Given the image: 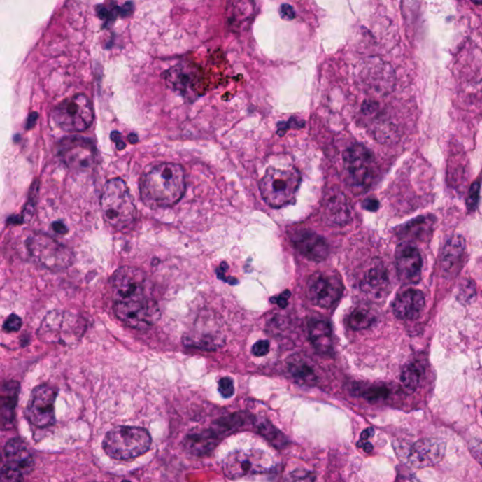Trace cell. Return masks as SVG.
Wrapping results in <instances>:
<instances>
[{
  "label": "cell",
  "mask_w": 482,
  "mask_h": 482,
  "mask_svg": "<svg viewBox=\"0 0 482 482\" xmlns=\"http://www.w3.org/2000/svg\"><path fill=\"white\" fill-rule=\"evenodd\" d=\"M185 192V171L176 163L155 166L141 181V200L150 208H170L181 200Z\"/></svg>",
  "instance_id": "6da1fadb"
},
{
  "label": "cell",
  "mask_w": 482,
  "mask_h": 482,
  "mask_svg": "<svg viewBox=\"0 0 482 482\" xmlns=\"http://www.w3.org/2000/svg\"><path fill=\"white\" fill-rule=\"evenodd\" d=\"M101 208L106 222L119 231L129 229L137 214L129 187L120 178L111 179L106 184L101 196Z\"/></svg>",
  "instance_id": "7a4b0ae2"
},
{
  "label": "cell",
  "mask_w": 482,
  "mask_h": 482,
  "mask_svg": "<svg viewBox=\"0 0 482 482\" xmlns=\"http://www.w3.org/2000/svg\"><path fill=\"white\" fill-rule=\"evenodd\" d=\"M152 438L141 427H113L103 440V448L108 456L115 460H132L146 453L151 448Z\"/></svg>",
  "instance_id": "3957f363"
},
{
  "label": "cell",
  "mask_w": 482,
  "mask_h": 482,
  "mask_svg": "<svg viewBox=\"0 0 482 482\" xmlns=\"http://www.w3.org/2000/svg\"><path fill=\"white\" fill-rule=\"evenodd\" d=\"M301 181L296 169L269 167L260 181L261 196L271 208H283L295 199Z\"/></svg>",
  "instance_id": "277c9868"
},
{
  "label": "cell",
  "mask_w": 482,
  "mask_h": 482,
  "mask_svg": "<svg viewBox=\"0 0 482 482\" xmlns=\"http://www.w3.org/2000/svg\"><path fill=\"white\" fill-rule=\"evenodd\" d=\"M86 324L80 316L70 312L48 313L37 331L43 342L69 344L78 341L85 332Z\"/></svg>",
  "instance_id": "5b68a950"
},
{
  "label": "cell",
  "mask_w": 482,
  "mask_h": 482,
  "mask_svg": "<svg viewBox=\"0 0 482 482\" xmlns=\"http://www.w3.org/2000/svg\"><path fill=\"white\" fill-rule=\"evenodd\" d=\"M276 467L274 457L263 449H241L228 455L222 464L225 475L238 479L248 475L271 472Z\"/></svg>",
  "instance_id": "8992f818"
},
{
  "label": "cell",
  "mask_w": 482,
  "mask_h": 482,
  "mask_svg": "<svg viewBox=\"0 0 482 482\" xmlns=\"http://www.w3.org/2000/svg\"><path fill=\"white\" fill-rule=\"evenodd\" d=\"M57 127L68 133L83 132L88 129L94 120V111L89 98L78 94L59 103L52 113Z\"/></svg>",
  "instance_id": "52a82bcc"
},
{
  "label": "cell",
  "mask_w": 482,
  "mask_h": 482,
  "mask_svg": "<svg viewBox=\"0 0 482 482\" xmlns=\"http://www.w3.org/2000/svg\"><path fill=\"white\" fill-rule=\"evenodd\" d=\"M27 247L34 260L51 271H62L73 262L72 250L48 236L38 234L31 236Z\"/></svg>",
  "instance_id": "ba28073f"
},
{
  "label": "cell",
  "mask_w": 482,
  "mask_h": 482,
  "mask_svg": "<svg viewBox=\"0 0 482 482\" xmlns=\"http://www.w3.org/2000/svg\"><path fill=\"white\" fill-rule=\"evenodd\" d=\"M343 164L348 180L358 192L367 190L372 183L373 155L362 144H353L343 154Z\"/></svg>",
  "instance_id": "9c48e42d"
},
{
  "label": "cell",
  "mask_w": 482,
  "mask_h": 482,
  "mask_svg": "<svg viewBox=\"0 0 482 482\" xmlns=\"http://www.w3.org/2000/svg\"><path fill=\"white\" fill-rule=\"evenodd\" d=\"M113 297L114 302L139 301L150 298L146 274L133 267H122L113 274Z\"/></svg>",
  "instance_id": "30bf717a"
},
{
  "label": "cell",
  "mask_w": 482,
  "mask_h": 482,
  "mask_svg": "<svg viewBox=\"0 0 482 482\" xmlns=\"http://www.w3.org/2000/svg\"><path fill=\"white\" fill-rule=\"evenodd\" d=\"M113 309L120 320L137 329H149L160 317L159 306L151 298L114 302Z\"/></svg>",
  "instance_id": "8fae6325"
},
{
  "label": "cell",
  "mask_w": 482,
  "mask_h": 482,
  "mask_svg": "<svg viewBox=\"0 0 482 482\" xmlns=\"http://www.w3.org/2000/svg\"><path fill=\"white\" fill-rule=\"evenodd\" d=\"M306 293L315 306L321 309H328L341 298V279L334 272H315L307 281Z\"/></svg>",
  "instance_id": "7c38bea8"
},
{
  "label": "cell",
  "mask_w": 482,
  "mask_h": 482,
  "mask_svg": "<svg viewBox=\"0 0 482 482\" xmlns=\"http://www.w3.org/2000/svg\"><path fill=\"white\" fill-rule=\"evenodd\" d=\"M59 157L70 170L83 173L94 167L97 149L89 139L65 138L62 141Z\"/></svg>",
  "instance_id": "4fadbf2b"
},
{
  "label": "cell",
  "mask_w": 482,
  "mask_h": 482,
  "mask_svg": "<svg viewBox=\"0 0 482 482\" xmlns=\"http://www.w3.org/2000/svg\"><path fill=\"white\" fill-rule=\"evenodd\" d=\"M57 391L51 386H37L31 392L27 416L35 426L45 427L55 423Z\"/></svg>",
  "instance_id": "5bb4252c"
},
{
  "label": "cell",
  "mask_w": 482,
  "mask_h": 482,
  "mask_svg": "<svg viewBox=\"0 0 482 482\" xmlns=\"http://www.w3.org/2000/svg\"><path fill=\"white\" fill-rule=\"evenodd\" d=\"M397 274L406 284H418L421 280L422 257L418 248L404 242L396 250Z\"/></svg>",
  "instance_id": "9a60e30c"
},
{
  "label": "cell",
  "mask_w": 482,
  "mask_h": 482,
  "mask_svg": "<svg viewBox=\"0 0 482 482\" xmlns=\"http://www.w3.org/2000/svg\"><path fill=\"white\" fill-rule=\"evenodd\" d=\"M445 444L434 438L419 440L408 449L407 462L416 468L432 467L439 462L445 454Z\"/></svg>",
  "instance_id": "2e32d148"
},
{
  "label": "cell",
  "mask_w": 482,
  "mask_h": 482,
  "mask_svg": "<svg viewBox=\"0 0 482 482\" xmlns=\"http://www.w3.org/2000/svg\"><path fill=\"white\" fill-rule=\"evenodd\" d=\"M291 241L298 252L309 260L320 262L328 257V243L322 236L311 230L296 231L291 235Z\"/></svg>",
  "instance_id": "e0dca14e"
},
{
  "label": "cell",
  "mask_w": 482,
  "mask_h": 482,
  "mask_svg": "<svg viewBox=\"0 0 482 482\" xmlns=\"http://www.w3.org/2000/svg\"><path fill=\"white\" fill-rule=\"evenodd\" d=\"M4 456L6 465L22 474H29L34 470V460L31 448L20 438H13L8 441L4 448Z\"/></svg>",
  "instance_id": "ac0fdd59"
},
{
  "label": "cell",
  "mask_w": 482,
  "mask_h": 482,
  "mask_svg": "<svg viewBox=\"0 0 482 482\" xmlns=\"http://www.w3.org/2000/svg\"><path fill=\"white\" fill-rule=\"evenodd\" d=\"M425 306L423 293L418 290H408L399 294L393 302V311L403 320H416Z\"/></svg>",
  "instance_id": "d6986e66"
},
{
  "label": "cell",
  "mask_w": 482,
  "mask_h": 482,
  "mask_svg": "<svg viewBox=\"0 0 482 482\" xmlns=\"http://www.w3.org/2000/svg\"><path fill=\"white\" fill-rule=\"evenodd\" d=\"M19 390H20V385L15 381L6 383L2 386L0 415H1V427L3 430L13 427Z\"/></svg>",
  "instance_id": "ffe728a7"
},
{
  "label": "cell",
  "mask_w": 482,
  "mask_h": 482,
  "mask_svg": "<svg viewBox=\"0 0 482 482\" xmlns=\"http://www.w3.org/2000/svg\"><path fill=\"white\" fill-rule=\"evenodd\" d=\"M362 288L373 298H383L389 290V278L386 269L381 265L370 269L362 282Z\"/></svg>",
  "instance_id": "44dd1931"
},
{
  "label": "cell",
  "mask_w": 482,
  "mask_h": 482,
  "mask_svg": "<svg viewBox=\"0 0 482 482\" xmlns=\"http://www.w3.org/2000/svg\"><path fill=\"white\" fill-rule=\"evenodd\" d=\"M309 339L312 345L321 353H329L333 350L332 329L326 320L313 318L309 323Z\"/></svg>",
  "instance_id": "7402d4cb"
},
{
  "label": "cell",
  "mask_w": 482,
  "mask_h": 482,
  "mask_svg": "<svg viewBox=\"0 0 482 482\" xmlns=\"http://www.w3.org/2000/svg\"><path fill=\"white\" fill-rule=\"evenodd\" d=\"M465 241L462 236H453L446 242L442 255V268L451 274L458 269L464 257Z\"/></svg>",
  "instance_id": "603a6c76"
},
{
  "label": "cell",
  "mask_w": 482,
  "mask_h": 482,
  "mask_svg": "<svg viewBox=\"0 0 482 482\" xmlns=\"http://www.w3.org/2000/svg\"><path fill=\"white\" fill-rule=\"evenodd\" d=\"M288 369L297 382L306 385H314L317 383V375L311 364L306 358L293 355L288 359Z\"/></svg>",
  "instance_id": "cb8c5ba5"
},
{
  "label": "cell",
  "mask_w": 482,
  "mask_h": 482,
  "mask_svg": "<svg viewBox=\"0 0 482 482\" xmlns=\"http://www.w3.org/2000/svg\"><path fill=\"white\" fill-rule=\"evenodd\" d=\"M327 214L337 225H344L350 220V208L344 195L334 194L327 201Z\"/></svg>",
  "instance_id": "d4e9b609"
},
{
  "label": "cell",
  "mask_w": 482,
  "mask_h": 482,
  "mask_svg": "<svg viewBox=\"0 0 482 482\" xmlns=\"http://www.w3.org/2000/svg\"><path fill=\"white\" fill-rule=\"evenodd\" d=\"M432 222L430 217H418V219L411 220L400 228L399 234L410 239H422L427 236L432 231Z\"/></svg>",
  "instance_id": "484cf974"
},
{
  "label": "cell",
  "mask_w": 482,
  "mask_h": 482,
  "mask_svg": "<svg viewBox=\"0 0 482 482\" xmlns=\"http://www.w3.org/2000/svg\"><path fill=\"white\" fill-rule=\"evenodd\" d=\"M424 373L423 366L418 362L410 364L403 369L400 380H402L403 388L408 393H413L418 389Z\"/></svg>",
  "instance_id": "4316f807"
},
{
  "label": "cell",
  "mask_w": 482,
  "mask_h": 482,
  "mask_svg": "<svg viewBox=\"0 0 482 482\" xmlns=\"http://www.w3.org/2000/svg\"><path fill=\"white\" fill-rule=\"evenodd\" d=\"M193 73L186 71L184 68L174 67L169 71L167 81L173 89L179 90L180 92H187L192 87L193 83Z\"/></svg>",
  "instance_id": "83f0119b"
},
{
  "label": "cell",
  "mask_w": 482,
  "mask_h": 482,
  "mask_svg": "<svg viewBox=\"0 0 482 482\" xmlns=\"http://www.w3.org/2000/svg\"><path fill=\"white\" fill-rule=\"evenodd\" d=\"M374 322V316L366 307H357L348 316V326L353 329L369 328Z\"/></svg>",
  "instance_id": "f1b7e54d"
},
{
  "label": "cell",
  "mask_w": 482,
  "mask_h": 482,
  "mask_svg": "<svg viewBox=\"0 0 482 482\" xmlns=\"http://www.w3.org/2000/svg\"><path fill=\"white\" fill-rule=\"evenodd\" d=\"M212 437L208 432H204V434H198L194 435H190L187 438L186 446L187 448L192 451L193 453H200L201 451H209L211 448Z\"/></svg>",
  "instance_id": "f546056e"
},
{
  "label": "cell",
  "mask_w": 482,
  "mask_h": 482,
  "mask_svg": "<svg viewBox=\"0 0 482 482\" xmlns=\"http://www.w3.org/2000/svg\"><path fill=\"white\" fill-rule=\"evenodd\" d=\"M388 394L389 390L385 386H372L364 392L363 396L367 400L374 402V400L385 399Z\"/></svg>",
  "instance_id": "4dcf8cb0"
},
{
  "label": "cell",
  "mask_w": 482,
  "mask_h": 482,
  "mask_svg": "<svg viewBox=\"0 0 482 482\" xmlns=\"http://www.w3.org/2000/svg\"><path fill=\"white\" fill-rule=\"evenodd\" d=\"M1 482H24L23 474L4 465L1 470Z\"/></svg>",
  "instance_id": "1f68e13d"
},
{
  "label": "cell",
  "mask_w": 482,
  "mask_h": 482,
  "mask_svg": "<svg viewBox=\"0 0 482 482\" xmlns=\"http://www.w3.org/2000/svg\"><path fill=\"white\" fill-rule=\"evenodd\" d=\"M479 192H481V183L475 182L471 186L469 192H468V197L467 200V209L469 211H474L478 206L479 199Z\"/></svg>",
  "instance_id": "d6a6232c"
},
{
  "label": "cell",
  "mask_w": 482,
  "mask_h": 482,
  "mask_svg": "<svg viewBox=\"0 0 482 482\" xmlns=\"http://www.w3.org/2000/svg\"><path fill=\"white\" fill-rule=\"evenodd\" d=\"M219 391L225 399H229L235 393V388L232 378L225 377L220 378L219 382Z\"/></svg>",
  "instance_id": "836d02e7"
},
{
  "label": "cell",
  "mask_w": 482,
  "mask_h": 482,
  "mask_svg": "<svg viewBox=\"0 0 482 482\" xmlns=\"http://www.w3.org/2000/svg\"><path fill=\"white\" fill-rule=\"evenodd\" d=\"M22 326L21 318L15 314H12L7 318L3 324V328L8 333H15L19 331Z\"/></svg>",
  "instance_id": "e575fe53"
},
{
  "label": "cell",
  "mask_w": 482,
  "mask_h": 482,
  "mask_svg": "<svg viewBox=\"0 0 482 482\" xmlns=\"http://www.w3.org/2000/svg\"><path fill=\"white\" fill-rule=\"evenodd\" d=\"M304 125V122H302V120L294 118L293 117V118L288 120L287 122H281L278 124V134L284 135L285 132L290 129V127H296V129H301Z\"/></svg>",
  "instance_id": "d590c367"
},
{
  "label": "cell",
  "mask_w": 482,
  "mask_h": 482,
  "mask_svg": "<svg viewBox=\"0 0 482 482\" xmlns=\"http://www.w3.org/2000/svg\"><path fill=\"white\" fill-rule=\"evenodd\" d=\"M284 482H315V476L311 473L294 472Z\"/></svg>",
  "instance_id": "8d00e7d4"
},
{
  "label": "cell",
  "mask_w": 482,
  "mask_h": 482,
  "mask_svg": "<svg viewBox=\"0 0 482 482\" xmlns=\"http://www.w3.org/2000/svg\"><path fill=\"white\" fill-rule=\"evenodd\" d=\"M269 350V343L267 340H261L253 345L252 353L257 357H262L267 355Z\"/></svg>",
  "instance_id": "74e56055"
},
{
  "label": "cell",
  "mask_w": 482,
  "mask_h": 482,
  "mask_svg": "<svg viewBox=\"0 0 482 482\" xmlns=\"http://www.w3.org/2000/svg\"><path fill=\"white\" fill-rule=\"evenodd\" d=\"M279 13L281 17L285 19V20H292V19L296 17L295 10L293 9L292 6L288 4L281 5V6H280Z\"/></svg>",
  "instance_id": "f35d334b"
},
{
  "label": "cell",
  "mask_w": 482,
  "mask_h": 482,
  "mask_svg": "<svg viewBox=\"0 0 482 482\" xmlns=\"http://www.w3.org/2000/svg\"><path fill=\"white\" fill-rule=\"evenodd\" d=\"M290 298V292L288 290H285V292L280 294L276 297L271 298V302L274 304H276L278 306L281 307V309H285L288 304V299Z\"/></svg>",
  "instance_id": "ab89813d"
},
{
  "label": "cell",
  "mask_w": 482,
  "mask_h": 482,
  "mask_svg": "<svg viewBox=\"0 0 482 482\" xmlns=\"http://www.w3.org/2000/svg\"><path fill=\"white\" fill-rule=\"evenodd\" d=\"M471 452H472L473 456L482 465V442L475 441L471 444Z\"/></svg>",
  "instance_id": "60d3db41"
},
{
  "label": "cell",
  "mask_w": 482,
  "mask_h": 482,
  "mask_svg": "<svg viewBox=\"0 0 482 482\" xmlns=\"http://www.w3.org/2000/svg\"><path fill=\"white\" fill-rule=\"evenodd\" d=\"M363 206L367 211L375 212L380 208V203L377 199L369 198L364 201Z\"/></svg>",
  "instance_id": "b9f144b4"
},
{
  "label": "cell",
  "mask_w": 482,
  "mask_h": 482,
  "mask_svg": "<svg viewBox=\"0 0 482 482\" xmlns=\"http://www.w3.org/2000/svg\"><path fill=\"white\" fill-rule=\"evenodd\" d=\"M474 290H475V288H474L472 283H467V284L465 285V288L461 290L462 298L467 299H471V297H473L474 294H475V291Z\"/></svg>",
  "instance_id": "7bdbcfd3"
},
{
  "label": "cell",
  "mask_w": 482,
  "mask_h": 482,
  "mask_svg": "<svg viewBox=\"0 0 482 482\" xmlns=\"http://www.w3.org/2000/svg\"><path fill=\"white\" fill-rule=\"evenodd\" d=\"M52 228L53 230L55 231L56 233L59 234V235H64V234H66L68 231L66 226H65L62 222H53Z\"/></svg>",
  "instance_id": "ee69618b"
},
{
  "label": "cell",
  "mask_w": 482,
  "mask_h": 482,
  "mask_svg": "<svg viewBox=\"0 0 482 482\" xmlns=\"http://www.w3.org/2000/svg\"><path fill=\"white\" fill-rule=\"evenodd\" d=\"M111 138H113V140L115 141L117 149L122 150L125 148V144L124 141H121V136H120L118 132L111 133Z\"/></svg>",
  "instance_id": "f6af8a7d"
},
{
  "label": "cell",
  "mask_w": 482,
  "mask_h": 482,
  "mask_svg": "<svg viewBox=\"0 0 482 482\" xmlns=\"http://www.w3.org/2000/svg\"><path fill=\"white\" fill-rule=\"evenodd\" d=\"M373 435H374V429H373V427H367V430H364V432H362L361 440L367 441L370 437H372Z\"/></svg>",
  "instance_id": "bcb514c9"
},
{
  "label": "cell",
  "mask_w": 482,
  "mask_h": 482,
  "mask_svg": "<svg viewBox=\"0 0 482 482\" xmlns=\"http://www.w3.org/2000/svg\"><path fill=\"white\" fill-rule=\"evenodd\" d=\"M359 448H363L364 451L369 453L373 451V446L369 442V441H362L357 444Z\"/></svg>",
  "instance_id": "7dc6e473"
},
{
  "label": "cell",
  "mask_w": 482,
  "mask_h": 482,
  "mask_svg": "<svg viewBox=\"0 0 482 482\" xmlns=\"http://www.w3.org/2000/svg\"><path fill=\"white\" fill-rule=\"evenodd\" d=\"M129 141H130V143H137V141H138L137 136L133 135V134L130 135L129 136Z\"/></svg>",
  "instance_id": "c3c4849f"
},
{
  "label": "cell",
  "mask_w": 482,
  "mask_h": 482,
  "mask_svg": "<svg viewBox=\"0 0 482 482\" xmlns=\"http://www.w3.org/2000/svg\"><path fill=\"white\" fill-rule=\"evenodd\" d=\"M122 482H130L129 481H124Z\"/></svg>",
  "instance_id": "681fc988"
}]
</instances>
